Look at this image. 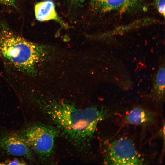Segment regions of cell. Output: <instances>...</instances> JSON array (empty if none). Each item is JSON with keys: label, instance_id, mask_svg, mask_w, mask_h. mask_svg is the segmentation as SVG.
Returning <instances> with one entry per match:
<instances>
[{"label": "cell", "instance_id": "cell-1", "mask_svg": "<svg viewBox=\"0 0 165 165\" xmlns=\"http://www.w3.org/2000/svg\"><path fill=\"white\" fill-rule=\"evenodd\" d=\"M42 48L0 24V63L11 86L34 89L43 54Z\"/></svg>", "mask_w": 165, "mask_h": 165}, {"label": "cell", "instance_id": "cell-2", "mask_svg": "<svg viewBox=\"0 0 165 165\" xmlns=\"http://www.w3.org/2000/svg\"><path fill=\"white\" fill-rule=\"evenodd\" d=\"M40 104L59 133L82 150L89 146L97 126L110 114L108 110L97 106L80 108L63 102Z\"/></svg>", "mask_w": 165, "mask_h": 165}, {"label": "cell", "instance_id": "cell-3", "mask_svg": "<svg viewBox=\"0 0 165 165\" xmlns=\"http://www.w3.org/2000/svg\"><path fill=\"white\" fill-rule=\"evenodd\" d=\"M18 132L41 161L50 162L54 153L55 141L59 133L54 127L36 124Z\"/></svg>", "mask_w": 165, "mask_h": 165}, {"label": "cell", "instance_id": "cell-4", "mask_svg": "<svg viewBox=\"0 0 165 165\" xmlns=\"http://www.w3.org/2000/svg\"><path fill=\"white\" fill-rule=\"evenodd\" d=\"M101 148L105 164L142 165L145 162L134 144L126 138L106 141Z\"/></svg>", "mask_w": 165, "mask_h": 165}, {"label": "cell", "instance_id": "cell-5", "mask_svg": "<svg viewBox=\"0 0 165 165\" xmlns=\"http://www.w3.org/2000/svg\"><path fill=\"white\" fill-rule=\"evenodd\" d=\"M0 151L8 155L23 156L31 161L34 159L30 147L18 132L0 134Z\"/></svg>", "mask_w": 165, "mask_h": 165}, {"label": "cell", "instance_id": "cell-6", "mask_svg": "<svg viewBox=\"0 0 165 165\" xmlns=\"http://www.w3.org/2000/svg\"><path fill=\"white\" fill-rule=\"evenodd\" d=\"M156 117L155 112L141 106H137L126 115L124 121L129 124L146 126L155 123Z\"/></svg>", "mask_w": 165, "mask_h": 165}, {"label": "cell", "instance_id": "cell-7", "mask_svg": "<svg viewBox=\"0 0 165 165\" xmlns=\"http://www.w3.org/2000/svg\"><path fill=\"white\" fill-rule=\"evenodd\" d=\"M34 11L36 18L38 21L54 20L64 26H66L58 16L54 3L51 0H46L37 3L35 6Z\"/></svg>", "mask_w": 165, "mask_h": 165}, {"label": "cell", "instance_id": "cell-8", "mask_svg": "<svg viewBox=\"0 0 165 165\" xmlns=\"http://www.w3.org/2000/svg\"><path fill=\"white\" fill-rule=\"evenodd\" d=\"M91 1L95 9L105 12L126 10L134 4L135 0H91Z\"/></svg>", "mask_w": 165, "mask_h": 165}, {"label": "cell", "instance_id": "cell-9", "mask_svg": "<svg viewBox=\"0 0 165 165\" xmlns=\"http://www.w3.org/2000/svg\"><path fill=\"white\" fill-rule=\"evenodd\" d=\"M153 96L158 101H163L165 96V65L162 64L153 78Z\"/></svg>", "mask_w": 165, "mask_h": 165}, {"label": "cell", "instance_id": "cell-10", "mask_svg": "<svg viewBox=\"0 0 165 165\" xmlns=\"http://www.w3.org/2000/svg\"><path fill=\"white\" fill-rule=\"evenodd\" d=\"M28 164L27 162L23 159L17 157L8 158L0 162L2 165H23Z\"/></svg>", "mask_w": 165, "mask_h": 165}, {"label": "cell", "instance_id": "cell-11", "mask_svg": "<svg viewBox=\"0 0 165 165\" xmlns=\"http://www.w3.org/2000/svg\"><path fill=\"white\" fill-rule=\"evenodd\" d=\"M155 5L159 13L165 16V0H155Z\"/></svg>", "mask_w": 165, "mask_h": 165}, {"label": "cell", "instance_id": "cell-12", "mask_svg": "<svg viewBox=\"0 0 165 165\" xmlns=\"http://www.w3.org/2000/svg\"><path fill=\"white\" fill-rule=\"evenodd\" d=\"M0 3L7 6L16 7V0H0Z\"/></svg>", "mask_w": 165, "mask_h": 165}, {"label": "cell", "instance_id": "cell-13", "mask_svg": "<svg viewBox=\"0 0 165 165\" xmlns=\"http://www.w3.org/2000/svg\"><path fill=\"white\" fill-rule=\"evenodd\" d=\"M75 0L76 1H78V2H82L84 1L85 0Z\"/></svg>", "mask_w": 165, "mask_h": 165}]
</instances>
